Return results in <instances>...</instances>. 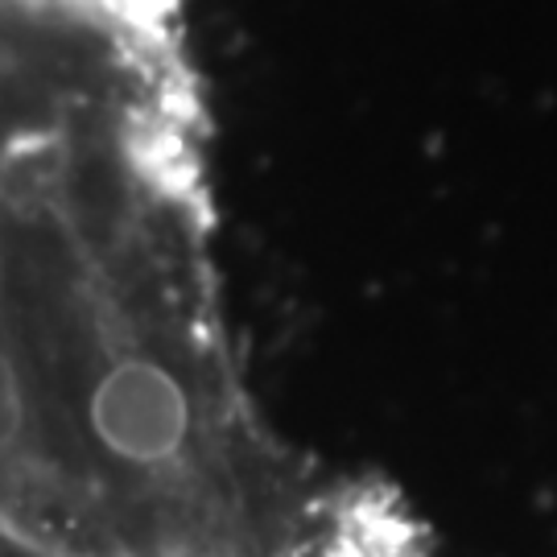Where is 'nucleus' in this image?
<instances>
[{"instance_id":"obj_2","label":"nucleus","mask_w":557,"mask_h":557,"mask_svg":"<svg viewBox=\"0 0 557 557\" xmlns=\"http://www.w3.org/2000/svg\"><path fill=\"white\" fill-rule=\"evenodd\" d=\"M29 421V397H25V380H21L17 359L0 347V455H9L25 434Z\"/></svg>"},{"instance_id":"obj_3","label":"nucleus","mask_w":557,"mask_h":557,"mask_svg":"<svg viewBox=\"0 0 557 557\" xmlns=\"http://www.w3.org/2000/svg\"><path fill=\"white\" fill-rule=\"evenodd\" d=\"M103 4H112V9H124V13H128V9H140V0H103Z\"/></svg>"},{"instance_id":"obj_1","label":"nucleus","mask_w":557,"mask_h":557,"mask_svg":"<svg viewBox=\"0 0 557 557\" xmlns=\"http://www.w3.org/2000/svg\"><path fill=\"white\" fill-rule=\"evenodd\" d=\"M87 425L116 462L153 471L182 458L195 425V405L170 363L133 351L112 359L91 384Z\"/></svg>"}]
</instances>
